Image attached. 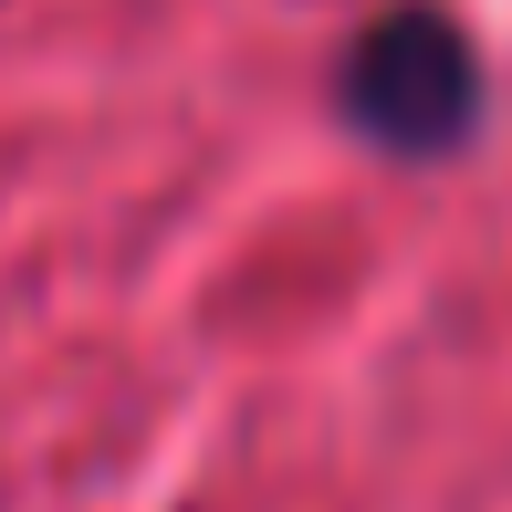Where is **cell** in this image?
<instances>
[{"mask_svg": "<svg viewBox=\"0 0 512 512\" xmlns=\"http://www.w3.org/2000/svg\"><path fill=\"white\" fill-rule=\"evenodd\" d=\"M345 115L387 157H450L481 126V53L450 11H387L345 53Z\"/></svg>", "mask_w": 512, "mask_h": 512, "instance_id": "6da1fadb", "label": "cell"}]
</instances>
